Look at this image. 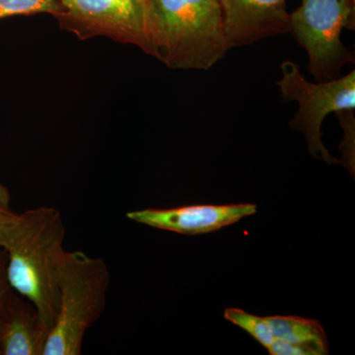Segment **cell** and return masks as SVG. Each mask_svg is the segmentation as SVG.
I'll use <instances>...</instances> for the list:
<instances>
[{"label": "cell", "instance_id": "obj_8", "mask_svg": "<svg viewBox=\"0 0 355 355\" xmlns=\"http://www.w3.org/2000/svg\"><path fill=\"white\" fill-rule=\"evenodd\" d=\"M74 17L120 35L147 50L142 6L137 0H58Z\"/></svg>", "mask_w": 355, "mask_h": 355}, {"label": "cell", "instance_id": "obj_5", "mask_svg": "<svg viewBox=\"0 0 355 355\" xmlns=\"http://www.w3.org/2000/svg\"><path fill=\"white\" fill-rule=\"evenodd\" d=\"M280 67L282 77L277 81V85L282 99L299 104L297 113L289 121V127L304 133L311 155L328 164H338L340 160L333 157L322 142V123L331 113L354 111V70L331 80L311 83L306 80L295 62L286 60Z\"/></svg>", "mask_w": 355, "mask_h": 355}, {"label": "cell", "instance_id": "obj_13", "mask_svg": "<svg viewBox=\"0 0 355 355\" xmlns=\"http://www.w3.org/2000/svg\"><path fill=\"white\" fill-rule=\"evenodd\" d=\"M14 289L9 282L7 275V254L3 248L0 247V330H1L2 321ZM1 355V350H0Z\"/></svg>", "mask_w": 355, "mask_h": 355}, {"label": "cell", "instance_id": "obj_14", "mask_svg": "<svg viewBox=\"0 0 355 355\" xmlns=\"http://www.w3.org/2000/svg\"><path fill=\"white\" fill-rule=\"evenodd\" d=\"M10 202V193L6 187L0 183V235L18 216V214H15L11 209Z\"/></svg>", "mask_w": 355, "mask_h": 355}, {"label": "cell", "instance_id": "obj_11", "mask_svg": "<svg viewBox=\"0 0 355 355\" xmlns=\"http://www.w3.org/2000/svg\"><path fill=\"white\" fill-rule=\"evenodd\" d=\"M58 0H0V19L19 14L60 12Z\"/></svg>", "mask_w": 355, "mask_h": 355}, {"label": "cell", "instance_id": "obj_6", "mask_svg": "<svg viewBox=\"0 0 355 355\" xmlns=\"http://www.w3.org/2000/svg\"><path fill=\"white\" fill-rule=\"evenodd\" d=\"M257 205L236 203L224 205H188L174 209H146L128 212L130 220L149 227L182 235H200L232 225L254 216Z\"/></svg>", "mask_w": 355, "mask_h": 355}, {"label": "cell", "instance_id": "obj_2", "mask_svg": "<svg viewBox=\"0 0 355 355\" xmlns=\"http://www.w3.org/2000/svg\"><path fill=\"white\" fill-rule=\"evenodd\" d=\"M147 51L173 69L207 70L229 51L221 0H146Z\"/></svg>", "mask_w": 355, "mask_h": 355}, {"label": "cell", "instance_id": "obj_3", "mask_svg": "<svg viewBox=\"0 0 355 355\" xmlns=\"http://www.w3.org/2000/svg\"><path fill=\"white\" fill-rule=\"evenodd\" d=\"M106 263L83 251L67 252L60 279V307L44 355L83 354L86 331L106 309L110 287Z\"/></svg>", "mask_w": 355, "mask_h": 355}, {"label": "cell", "instance_id": "obj_1", "mask_svg": "<svg viewBox=\"0 0 355 355\" xmlns=\"http://www.w3.org/2000/svg\"><path fill=\"white\" fill-rule=\"evenodd\" d=\"M65 225L57 209L26 210L0 236L7 275L14 291L36 306L46 329L55 326L65 254Z\"/></svg>", "mask_w": 355, "mask_h": 355}, {"label": "cell", "instance_id": "obj_9", "mask_svg": "<svg viewBox=\"0 0 355 355\" xmlns=\"http://www.w3.org/2000/svg\"><path fill=\"white\" fill-rule=\"evenodd\" d=\"M50 331L31 301L14 291L1 330V355H44Z\"/></svg>", "mask_w": 355, "mask_h": 355}, {"label": "cell", "instance_id": "obj_15", "mask_svg": "<svg viewBox=\"0 0 355 355\" xmlns=\"http://www.w3.org/2000/svg\"><path fill=\"white\" fill-rule=\"evenodd\" d=\"M137 1H139L140 3V6H142V4H144V2L146 1V0H137Z\"/></svg>", "mask_w": 355, "mask_h": 355}, {"label": "cell", "instance_id": "obj_12", "mask_svg": "<svg viewBox=\"0 0 355 355\" xmlns=\"http://www.w3.org/2000/svg\"><path fill=\"white\" fill-rule=\"evenodd\" d=\"M343 130V139L340 149L343 159L340 164L349 170L354 177L355 170V119L354 111H343L336 113Z\"/></svg>", "mask_w": 355, "mask_h": 355}, {"label": "cell", "instance_id": "obj_4", "mask_svg": "<svg viewBox=\"0 0 355 355\" xmlns=\"http://www.w3.org/2000/svg\"><path fill=\"white\" fill-rule=\"evenodd\" d=\"M343 29H354V0H301L289 14V33L307 51L308 69L318 83L336 78L354 62L340 38Z\"/></svg>", "mask_w": 355, "mask_h": 355}, {"label": "cell", "instance_id": "obj_10", "mask_svg": "<svg viewBox=\"0 0 355 355\" xmlns=\"http://www.w3.org/2000/svg\"><path fill=\"white\" fill-rule=\"evenodd\" d=\"M270 355H326L329 342L323 327L316 320L297 316L265 317Z\"/></svg>", "mask_w": 355, "mask_h": 355}, {"label": "cell", "instance_id": "obj_7", "mask_svg": "<svg viewBox=\"0 0 355 355\" xmlns=\"http://www.w3.org/2000/svg\"><path fill=\"white\" fill-rule=\"evenodd\" d=\"M229 50L289 33L286 0H221Z\"/></svg>", "mask_w": 355, "mask_h": 355}]
</instances>
